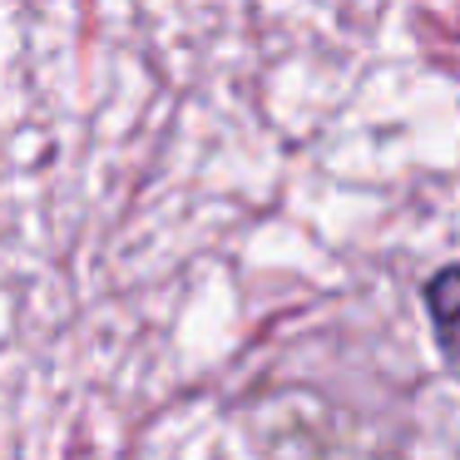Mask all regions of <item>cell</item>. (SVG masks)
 Wrapping results in <instances>:
<instances>
[{
    "label": "cell",
    "mask_w": 460,
    "mask_h": 460,
    "mask_svg": "<svg viewBox=\"0 0 460 460\" xmlns=\"http://www.w3.org/2000/svg\"><path fill=\"white\" fill-rule=\"evenodd\" d=\"M426 312H430V327H436L440 357H446V367L460 381V262L456 268H440L426 282Z\"/></svg>",
    "instance_id": "1"
}]
</instances>
